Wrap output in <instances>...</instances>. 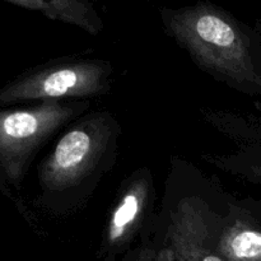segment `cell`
I'll return each instance as SVG.
<instances>
[{
	"label": "cell",
	"mask_w": 261,
	"mask_h": 261,
	"mask_svg": "<svg viewBox=\"0 0 261 261\" xmlns=\"http://www.w3.org/2000/svg\"><path fill=\"white\" fill-rule=\"evenodd\" d=\"M89 107V101L40 102L0 111V173L18 185L40 148Z\"/></svg>",
	"instance_id": "4"
},
{
	"label": "cell",
	"mask_w": 261,
	"mask_h": 261,
	"mask_svg": "<svg viewBox=\"0 0 261 261\" xmlns=\"http://www.w3.org/2000/svg\"><path fill=\"white\" fill-rule=\"evenodd\" d=\"M120 261H177L168 244H145L129 251Z\"/></svg>",
	"instance_id": "9"
},
{
	"label": "cell",
	"mask_w": 261,
	"mask_h": 261,
	"mask_svg": "<svg viewBox=\"0 0 261 261\" xmlns=\"http://www.w3.org/2000/svg\"><path fill=\"white\" fill-rule=\"evenodd\" d=\"M154 195L152 173L148 170L133 173L122 184L102 236L101 256L105 261H115L129 250L152 213Z\"/></svg>",
	"instance_id": "5"
},
{
	"label": "cell",
	"mask_w": 261,
	"mask_h": 261,
	"mask_svg": "<svg viewBox=\"0 0 261 261\" xmlns=\"http://www.w3.org/2000/svg\"><path fill=\"white\" fill-rule=\"evenodd\" d=\"M250 175L252 176V177L256 178L257 181H261V165L259 166H252L251 168H250Z\"/></svg>",
	"instance_id": "10"
},
{
	"label": "cell",
	"mask_w": 261,
	"mask_h": 261,
	"mask_svg": "<svg viewBox=\"0 0 261 261\" xmlns=\"http://www.w3.org/2000/svg\"><path fill=\"white\" fill-rule=\"evenodd\" d=\"M166 33L203 71L231 88L261 94V46L254 32L211 3L161 9Z\"/></svg>",
	"instance_id": "1"
},
{
	"label": "cell",
	"mask_w": 261,
	"mask_h": 261,
	"mask_svg": "<svg viewBox=\"0 0 261 261\" xmlns=\"http://www.w3.org/2000/svg\"><path fill=\"white\" fill-rule=\"evenodd\" d=\"M120 127L110 112L88 114L61 135L38 168L46 194H65L86 184L114 153Z\"/></svg>",
	"instance_id": "2"
},
{
	"label": "cell",
	"mask_w": 261,
	"mask_h": 261,
	"mask_svg": "<svg viewBox=\"0 0 261 261\" xmlns=\"http://www.w3.org/2000/svg\"><path fill=\"white\" fill-rule=\"evenodd\" d=\"M8 3L25 9L37 10L47 18L76 25L91 35H98L103 30V22L93 4L84 0H7Z\"/></svg>",
	"instance_id": "8"
},
{
	"label": "cell",
	"mask_w": 261,
	"mask_h": 261,
	"mask_svg": "<svg viewBox=\"0 0 261 261\" xmlns=\"http://www.w3.org/2000/svg\"><path fill=\"white\" fill-rule=\"evenodd\" d=\"M216 251L228 261H261V212L229 205L216 231Z\"/></svg>",
	"instance_id": "6"
},
{
	"label": "cell",
	"mask_w": 261,
	"mask_h": 261,
	"mask_svg": "<svg viewBox=\"0 0 261 261\" xmlns=\"http://www.w3.org/2000/svg\"><path fill=\"white\" fill-rule=\"evenodd\" d=\"M168 245L177 261H228L216 251V237L194 203L185 201L173 217Z\"/></svg>",
	"instance_id": "7"
},
{
	"label": "cell",
	"mask_w": 261,
	"mask_h": 261,
	"mask_svg": "<svg viewBox=\"0 0 261 261\" xmlns=\"http://www.w3.org/2000/svg\"><path fill=\"white\" fill-rule=\"evenodd\" d=\"M111 64L98 59H60L28 70L0 88V105L79 101L109 93Z\"/></svg>",
	"instance_id": "3"
}]
</instances>
